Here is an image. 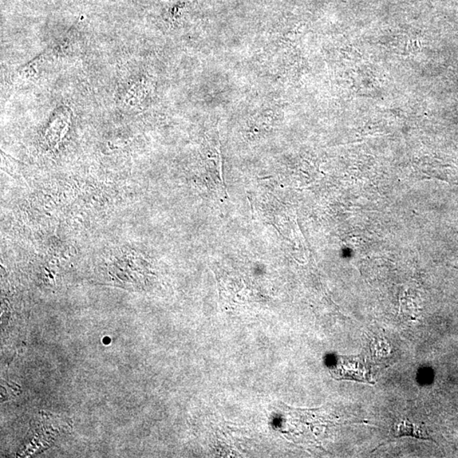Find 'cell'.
<instances>
[{"label":"cell","mask_w":458,"mask_h":458,"mask_svg":"<svg viewBox=\"0 0 458 458\" xmlns=\"http://www.w3.org/2000/svg\"><path fill=\"white\" fill-rule=\"evenodd\" d=\"M396 434L397 436H408L418 438V439H430L428 432L424 428H422L420 425L411 424L406 420L398 422L396 426Z\"/></svg>","instance_id":"obj_1"}]
</instances>
